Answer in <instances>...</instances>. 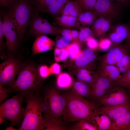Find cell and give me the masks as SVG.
Segmentation results:
<instances>
[{
  "instance_id": "6da1fadb",
  "label": "cell",
  "mask_w": 130,
  "mask_h": 130,
  "mask_svg": "<svg viewBox=\"0 0 130 130\" xmlns=\"http://www.w3.org/2000/svg\"><path fill=\"white\" fill-rule=\"evenodd\" d=\"M62 95L66 104L62 122L64 121L65 124L75 121H85L96 126L95 119L99 108L96 103L78 95L72 89Z\"/></svg>"
},
{
  "instance_id": "7a4b0ae2",
  "label": "cell",
  "mask_w": 130,
  "mask_h": 130,
  "mask_svg": "<svg viewBox=\"0 0 130 130\" xmlns=\"http://www.w3.org/2000/svg\"><path fill=\"white\" fill-rule=\"evenodd\" d=\"M34 65H26L19 72L17 78L10 85L8 93L20 92L25 96L38 92L41 84V78Z\"/></svg>"
},
{
  "instance_id": "3957f363",
  "label": "cell",
  "mask_w": 130,
  "mask_h": 130,
  "mask_svg": "<svg viewBox=\"0 0 130 130\" xmlns=\"http://www.w3.org/2000/svg\"><path fill=\"white\" fill-rule=\"evenodd\" d=\"M26 97V105L19 130H44V121L41 106V98L38 92Z\"/></svg>"
},
{
  "instance_id": "277c9868",
  "label": "cell",
  "mask_w": 130,
  "mask_h": 130,
  "mask_svg": "<svg viewBox=\"0 0 130 130\" xmlns=\"http://www.w3.org/2000/svg\"><path fill=\"white\" fill-rule=\"evenodd\" d=\"M6 10L14 23L20 44L31 22L32 10L31 0H18Z\"/></svg>"
},
{
  "instance_id": "5b68a950",
  "label": "cell",
  "mask_w": 130,
  "mask_h": 130,
  "mask_svg": "<svg viewBox=\"0 0 130 130\" xmlns=\"http://www.w3.org/2000/svg\"><path fill=\"white\" fill-rule=\"evenodd\" d=\"M24 96L20 92L0 104V115L10 121L13 125H18L23 120L25 109L22 104Z\"/></svg>"
},
{
  "instance_id": "8992f818",
  "label": "cell",
  "mask_w": 130,
  "mask_h": 130,
  "mask_svg": "<svg viewBox=\"0 0 130 130\" xmlns=\"http://www.w3.org/2000/svg\"><path fill=\"white\" fill-rule=\"evenodd\" d=\"M44 98L46 100L49 108L48 119L61 124L66 110V104L62 95L56 89L51 88L45 92Z\"/></svg>"
},
{
  "instance_id": "52a82bcc",
  "label": "cell",
  "mask_w": 130,
  "mask_h": 130,
  "mask_svg": "<svg viewBox=\"0 0 130 130\" xmlns=\"http://www.w3.org/2000/svg\"><path fill=\"white\" fill-rule=\"evenodd\" d=\"M39 12L32 11L27 36L36 38L42 35L61 34L63 29L53 26L46 19L39 15Z\"/></svg>"
},
{
  "instance_id": "ba28073f",
  "label": "cell",
  "mask_w": 130,
  "mask_h": 130,
  "mask_svg": "<svg viewBox=\"0 0 130 130\" xmlns=\"http://www.w3.org/2000/svg\"><path fill=\"white\" fill-rule=\"evenodd\" d=\"M0 14L2 17L3 31L7 49L11 52L15 53L19 44L15 25L6 10L0 9Z\"/></svg>"
},
{
  "instance_id": "9c48e42d",
  "label": "cell",
  "mask_w": 130,
  "mask_h": 130,
  "mask_svg": "<svg viewBox=\"0 0 130 130\" xmlns=\"http://www.w3.org/2000/svg\"><path fill=\"white\" fill-rule=\"evenodd\" d=\"M128 96L125 91L115 84L103 96L97 101L98 106H111L129 102Z\"/></svg>"
},
{
  "instance_id": "30bf717a",
  "label": "cell",
  "mask_w": 130,
  "mask_h": 130,
  "mask_svg": "<svg viewBox=\"0 0 130 130\" xmlns=\"http://www.w3.org/2000/svg\"><path fill=\"white\" fill-rule=\"evenodd\" d=\"M20 65L19 61L12 57L0 64V83L3 86L11 84L19 72Z\"/></svg>"
},
{
  "instance_id": "8fae6325",
  "label": "cell",
  "mask_w": 130,
  "mask_h": 130,
  "mask_svg": "<svg viewBox=\"0 0 130 130\" xmlns=\"http://www.w3.org/2000/svg\"><path fill=\"white\" fill-rule=\"evenodd\" d=\"M121 6L113 0H97L92 11L98 16L112 19L119 16Z\"/></svg>"
},
{
  "instance_id": "7c38bea8",
  "label": "cell",
  "mask_w": 130,
  "mask_h": 130,
  "mask_svg": "<svg viewBox=\"0 0 130 130\" xmlns=\"http://www.w3.org/2000/svg\"><path fill=\"white\" fill-rule=\"evenodd\" d=\"M128 53L129 51L127 45L120 44L112 45L107 52L99 56L98 65H115Z\"/></svg>"
},
{
  "instance_id": "4fadbf2b",
  "label": "cell",
  "mask_w": 130,
  "mask_h": 130,
  "mask_svg": "<svg viewBox=\"0 0 130 130\" xmlns=\"http://www.w3.org/2000/svg\"><path fill=\"white\" fill-rule=\"evenodd\" d=\"M96 50L88 48L82 50L72 61L76 69L82 68L92 69L99 57L98 52Z\"/></svg>"
},
{
  "instance_id": "5bb4252c",
  "label": "cell",
  "mask_w": 130,
  "mask_h": 130,
  "mask_svg": "<svg viewBox=\"0 0 130 130\" xmlns=\"http://www.w3.org/2000/svg\"><path fill=\"white\" fill-rule=\"evenodd\" d=\"M115 84L111 80L97 75L95 81L90 84L91 91L89 97L97 101L104 95Z\"/></svg>"
},
{
  "instance_id": "9a60e30c",
  "label": "cell",
  "mask_w": 130,
  "mask_h": 130,
  "mask_svg": "<svg viewBox=\"0 0 130 130\" xmlns=\"http://www.w3.org/2000/svg\"><path fill=\"white\" fill-rule=\"evenodd\" d=\"M106 38L111 41L112 45L119 44L130 37V28L127 25L119 24L111 27Z\"/></svg>"
},
{
  "instance_id": "2e32d148",
  "label": "cell",
  "mask_w": 130,
  "mask_h": 130,
  "mask_svg": "<svg viewBox=\"0 0 130 130\" xmlns=\"http://www.w3.org/2000/svg\"><path fill=\"white\" fill-rule=\"evenodd\" d=\"M130 110V103L129 102L113 106H102L99 107V112L113 120Z\"/></svg>"
},
{
  "instance_id": "e0dca14e",
  "label": "cell",
  "mask_w": 130,
  "mask_h": 130,
  "mask_svg": "<svg viewBox=\"0 0 130 130\" xmlns=\"http://www.w3.org/2000/svg\"><path fill=\"white\" fill-rule=\"evenodd\" d=\"M55 46L53 40L45 35L39 36L36 38L32 46V55L52 49Z\"/></svg>"
},
{
  "instance_id": "ac0fdd59",
  "label": "cell",
  "mask_w": 130,
  "mask_h": 130,
  "mask_svg": "<svg viewBox=\"0 0 130 130\" xmlns=\"http://www.w3.org/2000/svg\"><path fill=\"white\" fill-rule=\"evenodd\" d=\"M111 19L103 17L97 19L91 25L93 35L100 39L104 38L111 27Z\"/></svg>"
},
{
  "instance_id": "d6986e66",
  "label": "cell",
  "mask_w": 130,
  "mask_h": 130,
  "mask_svg": "<svg viewBox=\"0 0 130 130\" xmlns=\"http://www.w3.org/2000/svg\"><path fill=\"white\" fill-rule=\"evenodd\" d=\"M96 73L97 75L113 82L121 75L120 71L114 65H98Z\"/></svg>"
},
{
  "instance_id": "ffe728a7",
  "label": "cell",
  "mask_w": 130,
  "mask_h": 130,
  "mask_svg": "<svg viewBox=\"0 0 130 130\" xmlns=\"http://www.w3.org/2000/svg\"><path fill=\"white\" fill-rule=\"evenodd\" d=\"M109 130H130V110L112 122Z\"/></svg>"
},
{
  "instance_id": "44dd1931",
  "label": "cell",
  "mask_w": 130,
  "mask_h": 130,
  "mask_svg": "<svg viewBox=\"0 0 130 130\" xmlns=\"http://www.w3.org/2000/svg\"><path fill=\"white\" fill-rule=\"evenodd\" d=\"M56 23L58 25L66 29L74 28L80 30L81 28L78 21V18L71 16L61 15L55 19Z\"/></svg>"
},
{
  "instance_id": "7402d4cb",
  "label": "cell",
  "mask_w": 130,
  "mask_h": 130,
  "mask_svg": "<svg viewBox=\"0 0 130 130\" xmlns=\"http://www.w3.org/2000/svg\"><path fill=\"white\" fill-rule=\"evenodd\" d=\"M91 69L85 68L78 69L74 72L73 74L78 80L91 84L95 81L97 75Z\"/></svg>"
},
{
  "instance_id": "603a6c76",
  "label": "cell",
  "mask_w": 130,
  "mask_h": 130,
  "mask_svg": "<svg viewBox=\"0 0 130 130\" xmlns=\"http://www.w3.org/2000/svg\"><path fill=\"white\" fill-rule=\"evenodd\" d=\"M71 0H58L41 12L48 13L55 19L61 14L65 5Z\"/></svg>"
},
{
  "instance_id": "cb8c5ba5",
  "label": "cell",
  "mask_w": 130,
  "mask_h": 130,
  "mask_svg": "<svg viewBox=\"0 0 130 130\" xmlns=\"http://www.w3.org/2000/svg\"><path fill=\"white\" fill-rule=\"evenodd\" d=\"M72 89L78 95L81 97H89L90 94V84L78 80L72 83Z\"/></svg>"
},
{
  "instance_id": "d4e9b609",
  "label": "cell",
  "mask_w": 130,
  "mask_h": 130,
  "mask_svg": "<svg viewBox=\"0 0 130 130\" xmlns=\"http://www.w3.org/2000/svg\"><path fill=\"white\" fill-rule=\"evenodd\" d=\"M82 13L79 6L75 1L70 0L65 5L61 15H65L78 18Z\"/></svg>"
},
{
  "instance_id": "484cf974",
  "label": "cell",
  "mask_w": 130,
  "mask_h": 130,
  "mask_svg": "<svg viewBox=\"0 0 130 130\" xmlns=\"http://www.w3.org/2000/svg\"><path fill=\"white\" fill-rule=\"evenodd\" d=\"M98 16L93 11H88L82 12L78 17V19L80 25L82 24V26H89L94 23Z\"/></svg>"
},
{
  "instance_id": "4316f807",
  "label": "cell",
  "mask_w": 130,
  "mask_h": 130,
  "mask_svg": "<svg viewBox=\"0 0 130 130\" xmlns=\"http://www.w3.org/2000/svg\"><path fill=\"white\" fill-rule=\"evenodd\" d=\"M107 116L98 112L95 119V126L98 130H109L112 122Z\"/></svg>"
},
{
  "instance_id": "83f0119b",
  "label": "cell",
  "mask_w": 130,
  "mask_h": 130,
  "mask_svg": "<svg viewBox=\"0 0 130 130\" xmlns=\"http://www.w3.org/2000/svg\"><path fill=\"white\" fill-rule=\"evenodd\" d=\"M32 11L41 12L58 0H31Z\"/></svg>"
},
{
  "instance_id": "f1b7e54d",
  "label": "cell",
  "mask_w": 130,
  "mask_h": 130,
  "mask_svg": "<svg viewBox=\"0 0 130 130\" xmlns=\"http://www.w3.org/2000/svg\"><path fill=\"white\" fill-rule=\"evenodd\" d=\"M72 83V79L71 76L66 73H60L57 80L58 87L60 88H65L70 87Z\"/></svg>"
},
{
  "instance_id": "f546056e",
  "label": "cell",
  "mask_w": 130,
  "mask_h": 130,
  "mask_svg": "<svg viewBox=\"0 0 130 130\" xmlns=\"http://www.w3.org/2000/svg\"><path fill=\"white\" fill-rule=\"evenodd\" d=\"M66 48L68 52V58L72 61L75 59L82 51L80 43L78 41L71 43Z\"/></svg>"
},
{
  "instance_id": "4dcf8cb0",
  "label": "cell",
  "mask_w": 130,
  "mask_h": 130,
  "mask_svg": "<svg viewBox=\"0 0 130 130\" xmlns=\"http://www.w3.org/2000/svg\"><path fill=\"white\" fill-rule=\"evenodd\" d=\"M120 73L123 74L130 70V55L129 53L126 55L116 65Z\"/></svg>"
},
{
  "instance_id": "1f68e13d",
  "label": "cell",
  "mask_w": 130,
  "mask_h": 130,
  "mask_svg": "<svg viewBox=\"0 0 130 130\" xmlns=\"http://www.w3.org/2000/svg\"><path fill=\"white\" fill-rule=\"evenodd\" d=\"M80 8L82 12L92 11L97 0H75Z\"/></svg>"
},
{
  "instance_id": "d6a6232c",
  "label": "cell",
  "mask_w": 130,
  "mask_h": 130,
  "mask_svg": "<svg viewBox=\"0 0 130 130\" xmlns=\"http://www.w3.org/2000/svg\"><path fill=\"white\" fill-rule=\"evenodd\" d=\"M72 130H97V127L85 121H78L74 126L69 128Z\"/></svg>"
},
{
  "instance_id": "836d02e7",
  "label": "cell",
  "mask_w": 130,
  "mask_h": 130,
  "mask_svg": "<svg viewBox=\"0 0 130 130\" xmlns=\"http://www.w3.org/2000/svg\"><path fill=\"white\" fill-rule=\"evenodd\" d=\"M54 53L55 60L56 62L65 61L69 57L68 51L66 48L61 49L55 47Z\"/></svg>"
},
{
  "instance_id": "e575fe53",
  "label": "cell",
  "mask_w": 130,
  "mask_h": 130,
  "mask_svg": "<svg viewBox=\"0 0 130 130\" xmlns=\"http://www.w3.org/2000/svg\"><path fill=\"white\" fill-rule=\"evenodd\" d=\"M93 35V32L91 29L88 27H83L79 32L78 41L80 43L86 42Z\"/></svg>"
},
{
  "instance_id": "d590c367",
  "label": "cell",
  "mask_w": 130,
  "mask_h": 130,
  "mask_svg": "<svg viewBox=\"0 0 130 130\" xmlns=\"http://www.w3.org/2000/svg\"><path fill=\"white\" fill-rule=\"evenodd\" d=\"M113 82L121 86L130 87V70Z\"/></svg>"
},
{
  "instance_id": "8d00e7d4",
  "label": "cell",
  "mask_w": 130,
  "mask_h": 130,
  "mask_svg": "<svg viewBox=\"0 0 130 130\" xmlns=\"http://www.w3.org/2000/svg\"><path fill=\"white\" fill-rule=\"evenodd\" d=\"M4 37L3 29V22L2 16L0 15V57L2 59H6L5 52V48L6 46L3 40Z\"/></svg>"
},
{
  "instance_id": "74e56055",
  "label": "cell",
  "mask_w": 130,
  "mask_h": 130,
  "mask_svg": "<svg viewBox=\"0 0 130 130\" xmlns=\"http://www.w3.org/2000/svg\"><path fill=\"white\" fill-rule=\"evenodd\" d=\"M44 119V130H64L66 128L62 124L57 123L49 119Z\"/></svg>"
},
{
  "instance_id": "f35d334b",
  "label": "cell",
  "mask_w": 130,
  "mask_h": 130,
  "mask_svg": "<svg viewBox=\"0 0 130 130\" xmlns=\"http://www.w3.org/2000/svg\"><path fill=\"white\" fill-rule=\"evenodd\" d=\"M71 43V42L68 39L62 36L56 40L55 47L61 49L65 48Z\"/></svg>"
},
{
  "instance_id": "ab89813d",
  "label": "cell",
  "mask_w": 130,
  "mask_h": 130,
  "mask_svg": "<svg viewBox=\"0 0 130 130\" xmlns=\"http://www.w3.org/2000/svg\"><path fill=\"white\" fill-rule=\"evenodd\" d=\"M38 71L39 76L41 78H46L51 74L49 68L46 65L40 66Z\"/></svg>"
},
{
  "instance_id": "60d3db41",
  "label": "cell",
  "mask_w": 130,
  "mask_h": 130,
  "mask_svg": "<svg viewBox=\"0 0 130 130\" xmlns=\"http://www.w3.org/2000/svg\"><path fill=\"white\" fill-rule=\"evenodd\" d=\"M100 39L98 43V47L100 49L103 50H107L112 45L110 41L106 37Z\"/></svg>"
},
{
  "instance_id": "b9f144b4",
  "label": "cell",
  "mask_w": 130,
  "mask_h": 130,
  "mask_svg": "<svg viewBox=\"0 0 130 130\" xmlns=\"http://www.w3.org/2000/svg\"><path fill=\"white\" fill-rule=\"evenodd\" d=\"M18 0H0L1 9L7 10Z\"/></svg>"
},
{
  "instance_id": "7bdbcfd3",
  "label": "cell",
  "mask_w": 130,
  "mask_h": 130,
  "mask_svg": "<svg viewBox=\"0 0 130 130\" xmlns=\"http://www.w3.org/2000/svg\"><path fill=\"white\" fill-rule=\"evenodd\" d=\"M8 92L6 89L3 87L1 84L0 83V103L8 97Z\"/></svg>"
},
{
  "instance_id": "ee69618b",
  "label": "cell",
  "mask_w": 130,
  "mask_h": 130,
  "mask_svg": "<svg viewBox=\"0 0 130 130\" xmlns=\"http://www.w3.org/2000/svg\"><path fill=\"white\" fill-rule=\"evenodd\" d=\"M89 48L93 49H96L98 47V43L97 40L92 36L86 42Z\"/></svg>"
},
{
  "instance_id": "f6af8a7d",
  "label": "cell",
  "mask_w": 130,
  "mask_h": 130,
  "mask_svg": "<svg viewBox=\"0 0 130 130\" xmlns=\"http://www.w3.org/2000/svg\"><path fill=\"white\" fill-rule=\"evenodd\" d=\"M49 69L51 74H59L61 71V66L57 63H54L52 65Z\"/></svg>"
},
{
  "instance_id": "bcb514c9",
  "label": "cell",
  "mask_w": 130,
  "mask_h": 130,
  "mask_svg": "<svg viewBox=\"0 0 130 130\" xmlns=\"http://www.w3.org/2000/svg\"><path fill=\"white\" fill-rule=\"evenodd\" d=\"M71 32V30L68 29H63L60 34L62 37L67 39L72 43L74 42Z\"/></svg>"
},
{
  "instance_id": "7dc6e473",
  "label": "cell",
  "mask_w": 130,
  "mask_h": 130,
  "mask_svg": "<svg viewBox=\"0 0 130 130\" xmlns=\"http://www.w3.org/2000/svg\"><path fill=\"white\" fill-rule=\"evenodd\" d=\"M71 34L73 42L78 41L79 32L75 30H71Z\"/></svg>"
},
{
  "instance_id": "c3c4849f",
  "label": "cell",
  "mask_w": 130,
  "mask_h": 130,
  "mask_svg": "<svg viewBox=\"0 0 130 130\" xmlns=\"http://www.w3.org/2000/svg\"><path fill=\"white\" fill-rule=\"evenodd\" d=\"M121 6H125L130 2V0H113Z\"/></svg>"
},
{
  "instance_id": "681fc988",
  "label": "cell",
  "mask_w": 130,
  "mask_h": 130,
  "mask_svg": "<svg viewBox=\"0 0 130 130\" xmlns=\"http://www.w3.org/2000/svg\"><path fill=\"white\" fill-rule=\"evenodd\" d=\"M5 117L3 116L0 115V124H1L4 121Z\"/></svg>"
},
{
  "instance_id": "f907efd6",
  "label": "cell",
  "mask_w": 130,
  "mask_h": 130,
  "mask_svg": "<svg viewBox=\"0 0 130 130\" xmlns=\"http://www.w3.org/2000/svg\"><path fill=\"white\" fill-rule=\"evenodd\" d=\"M6 130H16V129L12 126H9L6 127Z\"/></svg>"
},
{
  "instance_id": "816d5d0a",
  "label": "cell",
  "mask_w": 130,
  "mask_h": 130,
  "mask_svg": "<svg viewBox=\"0 0 130 130\" xmlns=\"http://www.w3.org/2000/svg\"><path fill=\"white\" fill-rule=\"evenodd\" d=\"M128 44L127 45L129 51V54L130 55V37L128 40Z\"/></svg>"
},
{
  "instance_id": "f5cc1de1",
  "label": "cell",
  "mask_w": 130,
  "mask_h": 130,
  "mask_svg": "<svg viewBox=\"0 0 130 130\" xmlns=\"http://www.w3.org/2000/svg\"><path fill=\"white\" fill-rule=\"evenodd\" d=\"M127 88L128 89L129 94L130 96V87H128Z\"/></svg>"
}]
</instances>
